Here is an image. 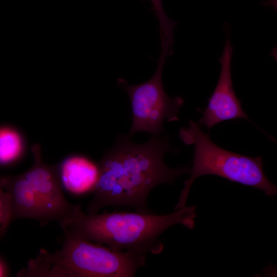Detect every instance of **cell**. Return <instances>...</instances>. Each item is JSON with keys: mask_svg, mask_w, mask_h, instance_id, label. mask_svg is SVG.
<instances>
[{"mask_svg": "<svg viewBox=\"0 0 277 277\" xmlns=\"http://www.w3.org/2000/svg\"><path fill=\"white\" fill-rule=\"evenodd\" d=\"M6 191L0 182V197L5 194Z\"/></svg>", "mask_w": 277, "mask_h": 277, "instance_id": "13", "label": "cell"}, {"mask_svg": "<svg viewBox=\"0 0 277 277\" xmlns=\"http://www.w3.org/2000/svg\"><path fill=\"white\" fill-rule=\"evenodd\" d=\"M0 182L9 195L11 219H32L41 224L47 223L41 202L33 188L23 174L0 176Z\"/></svg>", "mask_w": 277, "mask_h": 277, "instance_id": "8", "label": "cell"}, {"mask_svg": "<svg viewBox=\"0 0 277 277\" xmlns=\"http://www.w3.org/2000/svg\"><path fill=\"white\" fill-rule=\"evenodd\" d=\"M129 136H119L98 163L99 177L88 214L97 213L108 206L152 213L147 204L151 191L161 184L172 185L177 177L190 173L188 167L171 168L164 163V156L170 150L167 137L153 135L146 143L136 144Z\"/></svg>", "mask_w": 277, "mask_h": 277, "instance_id": "1", "label": "cell"}, {"mask_svg": "<svg viewBox=\"0 0 277 277\" xmlns=\"http://www.w3.org/2000/svg\"><path fill=\"white\" fill-rule=\"evenodd\" d=\"M8 274V271L4 263L0 260V276H5Z\"/></svg>", "mask_w": 277, "mask_h": 277, "instance_id": "12", "label": "cell"}, {"mask_svg": "<svg viewBox=\"0 0 277 277\" xmlns=\"http://www.w3.org/2000/svg\"><path fill=\"white\" fill-rule=\"evenodd\" d=\"M24 148L23 137L14 128L0 126V165L13 163L22 156Z\"/></svg>", "mask_w": 277, "mask_h": 277, "instance_id": "10", "label": "cell"}, {"mask_svg": "<svg viewBox=\"0 0 277 277\" xmlns=\"http://www.w3.org/2000/svg\"><path fill=\"white\" fill-rule=\"evenodd\" d=\"M33 163L23 173L29 181L43 208L47 222L58 223L73 218L82 210L80 205H74L66 199L61 186L58 165H49L42 160L41 148L34 144L31 148Z\"/></svg>", "mask_w": 277, "mask_h": 277, "instance_id": "6", "label": "cell"}, {"mask_svg": "<svg viewBox=\"0 0 277 277\" xmlns=\"http://www.w3.org/2000/svg\"><path fill=\"white\" fill-rule=\"evenodd\" d=\"M180 136L186 144L194 145V157L190 177L184 182L174 210L186 206L191 185L196 179L204 175H216L253 187L263 191L267 195L276 194V186L265 174L261 157L248 156L220 147L191 120L188 127L181 129Z\"/></svg>", "mask_w": 277, "mask_h": 277, "instance_id": "4", "label": "cell"}, {"mask_svg": "<svg viewBox=\"0 0 277 277\" xmlns=\"http://www.w3.org/2000/svg\"><path fill=\"white\" fill-rule=\"evenodd\" d=\"M99 173L98 164L81 155L68 157L59 167L61 183L67 191L76 195L92 192Z\"/></svg>", "mask_w": 277, "mask_h": 277, "instance_id": "9", "label": "cell"}, {"mask_svg": "<svg viewBox=\"0 0 277 277\" xmlns=\"http://www.w3.org/2000/svg\"><path fill=\"white\" fill-rule=\"evenodd\" d=\"M165 60L161 52L154 74L144 83L131 85L123 78L117 80V85L129 95L131 105L132 124L129 136L138 131L158 135L163 131L165 120H179L178 114L184 101L180 96L169 97L165 91L162 71Z\"/></svg>", "mask_w": 277, "mask_h": 277, "instance_id": "5", "label": "cell"}, {"mask_svg": "<svg viewBox=\"0 0 277 277\" xmlns=\"http://www.w3.org/2000/svg\"><path fill=\"white\" fill-rule=\"evenodd\" d=\"M11 222L10 201L6 191L5 194L0 197V238L6 234Z\"/></svg>", "mask_w": 277, "mask_h": 277, "instance_id": "11", "label": "cell"}, {"mask_svg": "<svg viewBox=\"0 0 277 277\" xmlns=\"http://www.w3.org/2000/svg\"><path fill=\"white\" fill-rule=\"evenodd\" d=\"M232 53L233 47L227 35L224 50L219 58L221 66L220 77L199 122V124L208 129L227 120L244 118L250 121L233 89L231 69Z\"/></svg>", "mask_w": 277, "mask_h": 277, "instance_id": "7", "label": "cell"}, {"mask_svg": "<svg viewBox=\"0 0 277 277\" xmlns=\"http://www.w3.org/2000/svg\"><path fill=\"white\" fill-rule=\"evenodd\" d=\"M62 248L42 249L24 272L37 277H132L145 265L147 254L116 251L63 230Z\"/></svg>", "mask_w": 277, "mask_h": 277, "instance_id": "3", "label": "cell"}, {"mask_svg": "<svg viewBox=\"0 0 277 277\" xmlns=\"http://www.w3.org/2000/svg\"><path fill=\"white\" fill-rule=\"evenodd\" d=\"M196 208L185 206L164 215L136 211L85 214L81 210L59 224L63 230L114 250L156 254L164 249L160 236L168 228L176 224L194 228Z\"/></svg>", "mask_w": 277, "mask_h": 277, "instance_id": "2", "label": "cell"}]
</instances>
